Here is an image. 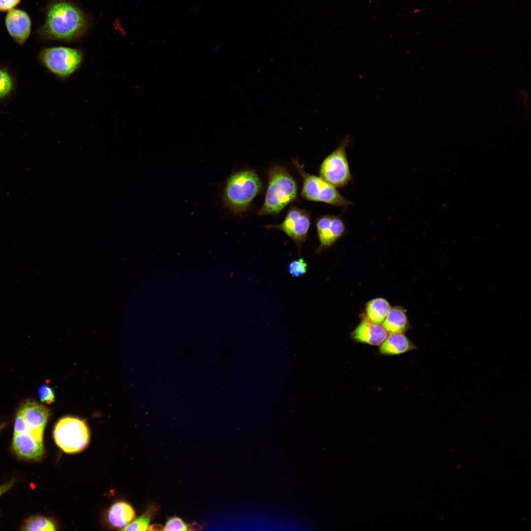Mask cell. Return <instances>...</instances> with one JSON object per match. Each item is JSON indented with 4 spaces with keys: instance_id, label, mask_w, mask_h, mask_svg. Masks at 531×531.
I'll return each instance as SVG.
<instances>
[{
    "instance_id": "26",
    "label": "cell",
    "mask_w": 531,
    "mask_h": 531,
    "mask_svg": "<svg viewBox=\"0 0 531 531\" xmlns=\"http://www.w3.org/2000/svg\"><path fill=\"white\" fill-rule=\"evenodd\" d=\"M15 481V479L13 478L6 483L0 485V497L14 485Z\"/></svg>"
},
{
    "instance_id": "13",
    "label": "cell",
    "mask_w": 531,
    "mask_h": 531,
    "mask_svg": "<svg viewBox=\"0 0 531 531\" xmlns=\"http://www.w3.org/2000/svg\"><path fill=\"white\" fill-rule=\"evenodd\" d=\"M12 446L17 455L27 459L39 460L44 453L43 443L25 432L14 434Z\"/></svg>"
},
{
    "instance_id": "20",
    "label": "cell",
    "mask_w": 531,
    "mask_h": 531,
    "mask_svg": "<svg viewBox=\"0 0 531 531\" xmlns=\"http://www.w3.org/2000/svg\"><path fill=\"white\" fill-rule=\"evenodd\" d=\"M288 270L292 277H300L307 272V265L303 258H299L290 263Z\"/></svg>"
},
{
    "instance_id": "12",
    "label": "cell",
    "mask_w": 531,
    "mask_h": 531,
    "mask_svg": "<svg viewBox=\"0 0 531 531\" xmlns=\"http://www.w3.org/2000/svg\"><path fill=\"white\" fill-rule=\"evenodd\" d=\"M31 25L30 17L23 10L12 9L7 14L6 29L13 39L20 45L23 44L29 38Z\"/></svg>"
},
{
    "instance_id": "27",
    "label": "cell",
    "mask_w": 531,
    "mask_h": 531,
    "mask_svg": "<svg viewBox=\"0 0 531 531\" xmlns=\"http://www.w3.org/2000/svg\"><path fill=\"white\" fill-rule=\"evenodd\" d=\"M3 425H0V430L3 428Z\"/></svg>"
},
{
    "instance_id": "8",
    "label": "cell",
    "mask_w": 531,
    "mask_h": 531,
    "mask_svg": "<svg viewBox=\"0 0 531 531\" xmlns=\"http://www.w3.org/2000/svg\"><path fill=\"white\" fill-rule=\"evenodd\" d=\"M310 225V213L305 209L292 206L282 223L266 225L265 227L283 232L294 242L300 252L302 244L307 238Z\"/></svg>"
},
{
    "instance_id": "10",
    "label": "cell",
    "mask_w": 531,
    "mask_h": 531,
    "mask_svg": "<svg viewBox=\"0 0 531 531\" xmlns=\"http://www.w3.org/2000/svg\"><path fill=\"white\" fill-rule=\"evenodd\" d=\"M19 411L27 425V429L24 432L30 434L38 441L43 443L44 430L50 414L49 410L36 402L27 401Z\"/></svg>"
},
{
    "instance_id": "1",
    "label": "cell",
    "mask_w": 531,
    "mask_h": 531,
    "mask_svg": "<svg viewBox=\"0 0 531 531\" xmlns=\"http://www.w3.org/2000/svg\"><path fill=\"white\" fill-rule=\"evenodd\" d=\"M88 27L84 13L76 5L58 0L48 7L43 33L47 38L59 41H72L82 36Z\"/></svg>"
},
{
    "instance_id": "11",
    "label": "cell",
    "mask_w": 531,
    "mask_h": 531,
    "mask_svg": "<svg viewBox=\"0 0 531 531\" xmlns=\"http://www.w3.org/2000/svg\"><path fill=\"white\" fill-rule=\"evenodd\" d=\"M357 327L351 333V338L357 343L380 346L387 336L381 324L374 323L364 316Z\"/></svg>"
},
{
    "instance_id": "7",
    "label": "cell",
    "mask_w": 531,
    "mask_h": 531,
    "mask_svg": "<svg viewBox=\"0 0 531 531\" xmlns=\"http://www.w3.org/2000/svg\"><path fill=\"white\" fill-rule=\"evenodd\" d=\"M40 59L51 72L59 78H66L81 66L83 55L76 48L55 47L44 49L40 54Z\"/></svg>"
},
{
    "instance_id": "23",
    "label": "cell",
    "mask_w": 531,
    "mask_h": 531,
    "mask_svg": "<svg viewBox=\"0 0 531 531\" xmlns=\"http://www.w3.org/2000/svg\"><path fill=\"white\" fill-rule=\"evenodd\" d=\"M38 394L40 400L43 403L50 404L55 401V392L48 384L41 385L38 389Z\"/></svg>"
},
{
    "instance_id": "22",
    "label": "cell",
    "mask_w": 531,
    "mask_h": 531,
    "mask_svg": "<svg viewBox=\"0 0 531 531\" xmlns=\"http://www.w3.org/2000/svg\"><path fill=\"white\" fill-rule=\"evenodd\" d=\"M193 530L192 527H189L180 518L173 517L170 518L166 522L165 526L164 527L165 531H188Z\"/></svg>"
},
{
    "instance_id": "4",
    "label": "cell",
    "mask_w": 531,
    "mask_h": 531,
    "mask_svg": "<svg viewBox=\"0 0 531 531\" xmlns=\"http://www.w3.org/2000/svg\"><path fill=\"white\" fill-rule=\"evenodd\" d=\"M292 159L302 178L301 195L302 198L308 201L324 203L336 206L346 207L353 204L343 197L336 187L321 177L306 173L297 160Z\"/></svg>"
},
{
    "instance_id": "6",
    "label": "cell",
    "mask_w": 531,
    "mask_h": 531,
    "mask_svg": "<svg viewBox=\"0 0 531 531\" xmlns=\"http://www.w3.org/2000/svg\"><path fill=\"white\" fill-rule=\"evenodd\" d=\"M350 142L349 137L345 138L319 168L320 177L336 188L346 187L352 179L346 152Z\"/></svg>"
},
{
    "instance_id": "9",
    "label": "cell",
    "mask_w": 531,
    "mask_h": 531,
    "mask_svg": "<svg viewBox=\"0 0 531 531\" xmlns=\"http://www.w3.org/2000/svg\"><path fill=\"white\" fill-rule=\"evenodd\" d=\"M319 246L316 252L320 254L331 247L346 232V225L339 216L324 215L316 220Z\"/></svg>"
},
{
    "instance_id": "16",
    "label": "cell",
    "mask_w": 531,
    "mask_h": 531,
    "mask_svg": "<svg viewBox=\"0 0 531 531\" xmlns=\"http://www.w3.org/2000/svg\"><path fill=\"white\" fill-rule=\"evenodd\" d=\"M109 523L120 530L124 528L136 517L133 507L128 503L118 502L112 505L108 512Z\"/></svg>"
},
{
    "instance_id": "3",
    "label": "cell",
    "mask_w": 531,
    "mask_h": 531,
    "mask_svg": "<svg viewBox=\"0 0 531 531\" xmlns=\"http://www.w3.org/2000/svg\"><path fill=\"white\" fill-rule=\"evenodd\" d=\"M267 176L268 186L264 204L258 212L259 216L278 215L297 199L296 181L285 168L273 166L268 171Z\"/></svg>"
},
{
    "instance_id": "14",
    "label": "cell",
    "mask_w": 531,
    "mask_h": 531,
    "mask_svg": "<svg viewBox=\"0 0 531 531\" xmlns=\"http://www.w3.org/2000/svg\"><path fill=\"white\" fill-rule=\"evenodd\" d=\"M417 349L416 346L404 333H391L380 345V354L391 356Z\"/></svg>"
},
{
    "instance_id": "25",
    "label": "cell",
    "mask_w": 531,
    "mask_h": 531,
    "mask_svg": "<svg viewBox=\"0 0 531 531\" xmlns=\"http://www.w3.org/2000/svg\"><path fill=\"white\" fill-rule=\"evenodd\" d=\"M20 0H0V11H7L13 9Z\"/></svg>"
},
{
    "instance_id": "24",
    "label": "cell",
    "mask_w": 531,
    "mask_h": 531,
    "mask_svg": "<svg viewBox=\"0 0 531 531\" xmlns=\"http://www.w3.org/2000/svg\"><path fill=\"white\" fill-rule=\"evenodd\" d=\"M27 429V425L26 422L21 413L19 411L15 418L14 427V434H19L24 432Z\"/></svg>"
},
{
    "instance_id": "17",
    "label": "cell",
    "mask_w": 531,
    "mask_h": 531,
    "mask_svg": "<svg viewBox=\"0 0 531 531\" xmlns=\"http://www.w3.org/2000/svg\"><path fill=\"white\" fill-rule=\"evenodd\" d=\"M391 308V305L386 299L373 298L366 303L364 316L371 322L381 324Z\"/></svg>"
},
{
    "instance_id": "15",
    "label": "cell",
    "mask_w": 531,
    "mask_h": 531,
    "mask_svg": "<svg viewBox=\"0 0 531 531\" xmlns=\"http://www.w3.org/2000/svg\"><path fill=\"white\" fill-rule=\"evenodd\" d=\"M382 326L389 334L404 333L411 327L405 309L399 306L391 308Z\"/></svg>"
},
{
    "instance_id": "2",
    "label": "cell",
    "mask_w": 531,
    "mask_h": 531,
    "mask_svg": "<svg viewBox=\"0 0 531 531\" xmlns=\"http://www.w3.org/2000/svg\"><path fill=\"white\" fill-rule=\"evenodd\" d=\"M262 188V181L254 170L246 169L233 172L226 181L222 202L231 212L243 213L248 210Z\"/></svg>"
},
{
    "instance_id": "21",
    "label": "cell",
    "mask_w": 531,
    "mask_h": 531,
    "mask_svg": "<svg viewBox=\"0 0 531 531\" xmlns=\"http://www.w3.org/2000/svg\"><path fill=\"white\" fill-rule=\"evenodd\" d=\"M12 81L7 71L0 69V98L6 96L12 88Z\"/></svg>"
},
{
    "instance_id": "5",
    "label": "cell",
    "mask_w": 531,
    "mask_h": 531,
    "mask_svg": "<svg viewBox=\"0 0 531 531\" xmlns=\"http://www.w3.org/2000/svg\"><path fill=\"white\" fill-rule=\"evenodd\" d=\"M53 436L57 445L70 454L84 450L89 441V432L86 422L72 416L63 417L58 421Z\"/></svg>"
},
{
    "instance_id": "18",
    "label": "cell",
    "mask_w": 531,
    "mask_h": 531,
    "mask_svg": "<svg viewBox=\"0 0 531 531\" xmlns=\"http://www.w3.org/2000/svg\"><path fill=\"white\" fill-rule=\"evenodd\" d=\"M56 526L49 519L41 516H32L26 520L22 530L49 531L56 530Z\"/></svg>"
},
{
    "instance_id": "19",
    "label": "cell",
    "mask_w": 531,
    "mask_h": 531,
    "mask_svg": "<svg viewBox=\"0 0 531 531\" xmlns=\"http://www.w3.org/2000/svg\"><path fill=\"white\" fill-rule=\"evenodd\" d=\"M156 511L154 506H150L147 511L137 519L134 520L124 528L122 531H146L148 530L150 520Z\"/></svg>"
}]
</instances>
